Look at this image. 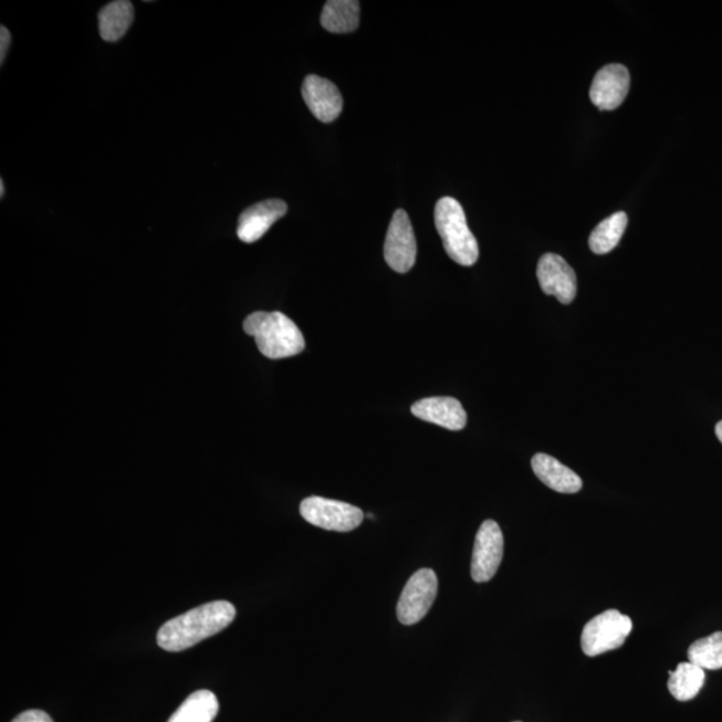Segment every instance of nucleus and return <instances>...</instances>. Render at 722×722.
I'll use <instances>...</instances> for the list:
<instances>
[{
	"mask_svg": "<svg viewBox=\"0 0 722 722\" xmlns=\"http://www.w3.org/2000/svg\"><path fill=\"white\" fill-rule=\"evenodd\" d=\"M321 22L329 33H353L360 22V4L355 0H329L324 6Z\"/></svg>",
	"mask_w": 722,
	"mask_h": 722,
	"instance_id": "2eb2a0df",
	"label": "nucleus"
},
{
	"mask_svg": "<svg viewBox=\"0 0 722 722\" xmlns=\"http://www.w3.org/2000/svg\"><path fill=\"white\" fill-rule=\"evenodd\" d=\"M219 700L209 690L190 694L168 722H212L219 713Z\"/></svg>",
	"mask_w": 722,
	"mask_h": 722,
	"instance_id": "f3484780",
	"label": "nucleus"
},
{
	"mask_svg": "<svg viewBox=\"0 0 722 722\" xmlns=\"http://www.w3.org/2000/svg\"><path fill=\"white\" fill-rule=\"evenodd\" d=\"M245 334L254 337L268 359L279 360L302 354L305 341L297 325L281 312H254L244 322Z\"/></svg>",
	"mask_w": 722,
	"mask_h": 722,
	"instance_id": "f03ea898",
	"label": "nucleus"
},
{
	"mask_svg": "<svg viewBox=\"0 0 722 722\" xmlns=\"http://www.w3.org/2000/svg\"><path fill=\"white\" fill-rule=\"evenodd\" d=\"M532 468L540 481L557 493L575 494L583 489L580 478L547 453H536L532 459Z\"/></svg>",
	"mask_w": 722,
	"mask_h": 722,
	"instance_id": "4468645a",
	"label": "nucleus"
},
{
	"mask_svg": "<svg viewBox=\"0 0 722 722\" xmlns=\"http://www.w3.org/2000/svg\"><path fill=\"white\" fill-rule=\"evenodd\" d=\"M715 436H718L720 442L722 443V420L719 421L718 426H715Z\"/></svg>",
	"mask_w": 722,
	"mask_h": 722,
	"instance_id": "5701e85b",
	"label": "nucleus"
},
{
	"mask_svg": "<svg viewBox=\"0 0 722 722\" xmlns=\"http://www.w3.org/2000/svg\"><path fill=\"white\" fill-rule=\"evenodd\" d=\"M438 594V577L431 568H420L412 575L402 589L398 609L399 621L402 625L418 624L427 616L436 603Z\"/></svg>",
	"mask_w": 722,
	"mask_h": 722,
	"instance_id": "423d86ee",
	"label": "nucleus"
},
{
	"mask_svg": "<svg viewBox=\"0 0 722 722\" xmlns=\"http://www.w3.org/2000/svg\"><path fill=\"white\" fill-rule=\"evenodd\" d=\"M11 44V34L9 29H6L4 25H2V29H0V63H4L6 56H8L9 49Z\"/></svg>",
	"mask_w": 722,
	"mask_h": 722,
	"instance_id": "4be33fe9",
	"label": "nucleus"
},
{
	"mask_svg": "<svg viewBox=\"0 0 722 722\" xmlns=\"http://www.w3.org/2000/svg\"><path fill=\"white\" fill-rule=\"evenodd\" d=\"M134 19V8L127 0H117L105 6L100 11L98 23L102 40L117 42L130 29Z\"/></svg>",
	"mask_w": 722,
	"mask_h": 722,
	"instance_id": "dca6fc26",
	"label": "nucleus"
},
{
	"mask_svg": "<svg viewBox=\"0 0 722 722\" xmlns=\"http://www.w3.org/2000/svg\"><path fill=\"white\" fill-rule=\"evenodd\" d=\"M516 722H521V721H516Z\"/></svg>",
	"mask_w": 722,
	"mask_h": 722,
	"instance_id": "393cba45",
	"label": "nucleus"
},
{
	"mask_svg": "<svg viewBox=\"0 0 722 722\" xmlns=\"http://www.w3.org/2000/svg\"><path fill=\"white\" fill-rule=\"evenodd\" d=\"M234 617L232 604L214 600L170 619L159 629L157 642L166 651H182L228 628Z\"/></svg>",
	"mask_w": 722,
	"mask_h": 722,
	"instance_id": "f257e3e1",
	"label": "nucleus"
},
{
	"mask_svg": "<svg viewBox=\"0 0 722 722\" xmlns=\"http://www.w3.org/2000/svg\"><path fill=\"white\" fill-rule=\"evenodd\" d=\"M0 197H2V198L4 197V182H3V180L0 181Z\"/></svg>",
	"mask_w": 722,
	"mask_h": 722,
	"instance_id": "b1692460",
	"label": "nucleus"
},
{
	"mask_svg": "<svg viewBox=\"0 0 722 722\" xmlns=\"http://www.w3.org/2000/svg\"><path fill=\"white\" fill-rule=\"evenodd\" d=\"M287 212V206L281 200H266L254 203L241 213L238 236L245 244L259 241Z\"/></svg>",
	"mask_w": 722,
	"mask_h": 722,
	"instance_id": "ddd939ff",
	"label": "nucleus"
},
{
	"mask_svg": "<svg viewBox=\"0 0 722 722\" xmlns=\"http://www.w3.org/2000/svg\"><path fill=\"white\" fill-rule=\"evenodd\" d=\"M626 227H628V214L625 212L608 217L590 234L589 245L592 251L596 254L611 252L621 241Z\"/></svg>",
	"mask_w": 722,
	"mask_h": 722,
	"instance_id": "6ab92c4d",
	"label": "nucleus"
},
{
	"mask_svg": "<svg viewBox=\"0 0 722 722\" xmlns=\"http://www.w3.org/2000/svg\"><path fill=\"white\" fill-rule=\"evenodd\" d=\"M503 534L494 521H484L478 530L474 552H472L471 577L478 584L494 578L503 559Z\"/></svg>",
	"mask_w": 722,
	"mask_h": 722,
	"instance_id": "0eeeda50",
	"label": "nucleus"
},
{
	"mask_svg": "<svg viewBox=\"0 0 722 722\" xmlns=\"http://www.w3.org/2000/svg\"><path fill=\"white\" fill-rule=\"evenodd\" d=\"M300 514L313 526L338 533L353 532L364 520L359 508L322 496L306 498L300 504Z\"/></svg>",
	"mask_w": 722,
	"mask_h": 722,
	"instance_id": "39448f33",
	"label": "nucleus"
},
{
	"mask_svg": "<svg viewBox=\"0 0 722 722\" xmlns=\"http://www.w3.org/2000/svg\"><path fill=\"white\" fill-rule=\"evenodd\" d=\"M11 722H54L51 720L50 715L46 712L38 711V709H31V711H25Z\"/></svg>",
	"mask_w": 722,
	"mask_h": 722,
	"instance_id": "412c9836",
	"label": "nucleus"
},
{
	"mask_svg": "<svg viewBox=\"0 0 722 722\" xmlns=\"http://www.w3.org/2000/svg\"><path fill=\"white\" fill-rule=\"evenodd\" d=\"M417 251L410 217L402 209L396 210L389 222L385 244L387 264L395 272L407 273L417 261Z\"/></svg>",
	"mask_w": 722,
	"mask_h": 722,
	"instance_id": "6e6552de",
	"label": "nucleus"
},
{
	"mask_svg": "<svg viewBox=\"0 0 722 722\" xmlns=\"http://www.w3.org/2000/svg\"><path fill=\"white\" fill-rule=\"evenodd\" d=\"M630 75L628 69L618 63L605 66L594 76L590 100L599 111H615L622 105L629 93Z\"/></svg>",
	"mask_w": 722,
	"mask_h": 722,
	"instance_id": "9d476101",
	"label": "nucleus"
},
{
	"mask_svg": "<svg viewBox=\"0 0 722 722\" xmlns=\"http://www.w3.org/2000/svg\"><path fill=\"white\" fill-rule=\"evenodd\" d=\"M536 276L542 291L557 297L562 304H571L577 296V274L558 254L542 255Z\"/></svg>",
	"mask_w": 722,
	"mask_h": 722,
	"instance_id": "1a4fd4ad",
	"label": "nucleus"
},
{
	"mask_svg": "<svg viewBox=\"0 0 722 722\" xmlns=\"http://www.w3.org/2000/svg\"><path fill=\"white\" fill-rule=\"evenodd\" d=\"M689 662L704 670H719L722 668V631L701 638L690 645L688 650Z\"/></svg>",
	"mask_w": 722,
	"mask_h": 722,
	"instance_id": "aec40b11",
	"label": "nucleus"
},
{
	"mask_svg": "<svg viewBox=\"0 0 722 722\" xmlns=\"http://www.w3.org/2000/svg\"><path fill=\"white\" fill-rule=\"evenodd\" d=\"M414 417L437 425L447 430L460 431L468 425V414L460 401L449 396H436L414 402Z\"/></svg>",
	"mask_w": 722,
	"mask_h": 722,
	"instance_id": "f8f14e48",
	"label": "nucleus"
},
{
	"mask_svg": "<svg viewBox=\"0 0 722 722\" xmlns=\"http://www.w3.org/2000/svg\"><path fill=\"white\" fill-rule=\"evenodd\" d=\"M436 226L447 254L463 266L474 265L479 247L472 234L462 206L452 197H443L436 207Z\"/></svg>",
	"mask_w": 722,
	"mask_h": 722,
	"instance_id": "7ed1b4c3",
	"label": "nucleus"
},
{
	"mask_svg": "<svg viewBox=\"0 0 722 722\" xmlns=\"http://www.w3.org/2000/svg\"><path fill=\"white\" fill-rule=\"evenodd\" d=\"M669 692L676 700H693L705 682V670L692 662H681L674 672H669Z\"/></svg>",
	"mask_w": 722,
	"mask_h": 722,
	"instance_id": "a211bd4d",
	"label": "nucleus"
},
{
	"mask_svg": "<svg viewBox=\"0 0 722 722\" xmlns=\"http://www.w3.org/2000/svg\"><path fill=\"white\" fill-rule=\"evenodd\" d=\"M631 629L630 617L618 610H606L585 625L580 647L586 656L604 655L606 651L621 648Z\"/></svg>",
	"mask_w": 722,
	"mask_h": 722,
	"instance_id": "20e7f679",
	"label": "nucleus"
},
{
	"mask_svg": "<svg viewBox=\"0 0 722 722\" xmlns=\"http://www.w3.org/2000/svg\"><path fill=\"white\" fill-rule=\"evenodd\" d=\"M303 98L318 121L329 124L343 111V97L335 83L318 75L306 76L303 83Z\"/></svg>",
	"mask_w": 722,
	"mask_h": 722,
	"instance_id": "9b49d317",
	"label": "nucleus"
}]
</instances>
